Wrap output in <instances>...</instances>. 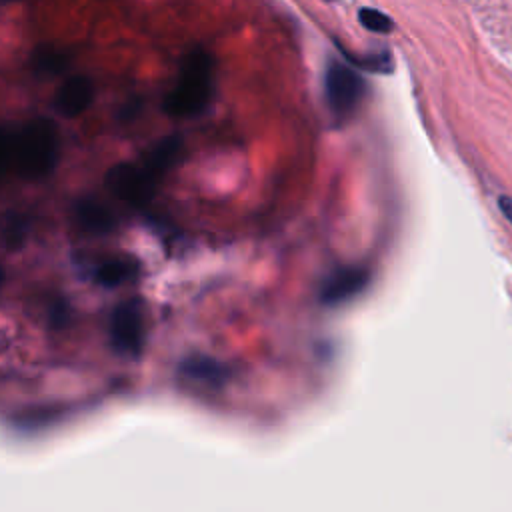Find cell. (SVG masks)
I'll return each instance as SVG.
<instances>
[{
    "label": "cell",
    "mask_w": 512,
    "mask_h": 512,
    "mask_svg": "<svg viewBox=\"0 0 512 512\" xmlns=\"http://www.w3.org/2000/svg\"><path fill=\"white\" fill-rule=\"evenodd\" d=\"M214 92V60L206 50H190L180 64L178 80L164 98V112L174 118L200 114Z\"/></svg>",
    "instance_id": "cell-1"
},
{
    "label": "cell",
    "mask_w": 512,
    "mask_h": 512,
    "mask_svg": "<svg viewBox=\"0 0 512 512\" xmlns=\"http://www.w3.org/2000/svg\"><path fill=\"white\" fill-rule=\"evenodd\" d=\"M366 284H368V272H364L362 268H340L322 282L320 296L328 304L344 302L354 294L362 292Z\"/></svg>",
    "instance_id": "cell-7"
},
{
    "label": "cell",
    "mask_w": 512,
    "mask_h": 512,
    "mask_svg": "<svg viewBox=\"0 0 512 512\" xmlns=\"http://www.w3.org/2000/svg\"><path fill=\"white\" fill-rule=\"evenodd\" d=\"M358 20H360V24H362L366 30H370V32L386 34V32L392 30V20H390L384 12H380V10H376V8H362V10L358 12Z\"/></svg>",
    "instance_id": "cell-13"
},
{
    "label": "cell",
    "mask_w": 512,
    "mask_h": 512,
    "mask_svg": "<svg viewBox=\"0 0 512 512\" xmlns=\"http://www.w3.org/2000/svg\"><path fill=\"white\" fill-rule=\"evenodd\" d=\"M180 372L192 380H202V382H220L226 376V370L220 362L212 358H186L180 364Z\"/></svg>",
    "instance_id": "cell-12"
},
{
    "label": "cell",
    "mask_w": 512,
    "mask_h": 512,
    "mask_svg": "<svg viewBox=\"0 0 512 512\" xmlns=\"http://www.w3.org/2000/svg\"><path fill=\"white\" fill-rule=\"evenodd\" d=\"M142 108V102L140 100H130L122 110H120V118L126 122V120H132Z\"/></svg>",
    "instance_id": "cell-14"
},
{
    "label": "cell",
    "mask_w": 512,
    "mask_h": 512,
    "mask_svg": "<svg viewBox=\"0 0 512 512\" xmlns=\"http://www.w3.org/2000/svg\"><path fill=\"white\" fill-rule=\"evenodd\" d=\"M366 92L364 80L344 62L332 60L324 74V94L330 112L338 118H348L356 112Z\"/></svg>",
    "instance_id": "cell-3"
},
{
    "label": "cell",
    "mask_w": 512,
    "mask_h": 512,
    "mask_svg": "<svg viewBox=\"0 0 512 512\" xmlns=\"http://www.w3.org/2000/svg\"><path fill=\"white\" fill-rule=\"evenodd\" d=\"M2 280H4V272H2V268H0V284H2Z\"/></svg>",
    "instance_id": "cell-16"
},
{
    "label": "cell",
    "mask_w": 512,
    "mask_h": 512,
    "mask_svg": "<svg viewBox=\"0 0 512 512\" xmlns=\"http://www.w3.org/2000/svg\"><path fill=\"white\" fill-rule=\"evenodd\" d=\"M498 206H500L502 214L508 218V222L512 224V198L510 196H500L498 198Z\"/></svg>",
    "instance_id": "cell-15"
},
{
    "label": "cell",
    "mask_w": 512,
    "mask_h": 512,
    "mask_svg": "<svg viewBox=\"0 0 512 512\" xmlns=\"http://www.w3.org/2000/svg\"><path fill=\"white\" fill-rule=\"evenodd\" d=\"M140 272V266L134 258L128 256H114L98 262L94 266V280L102 286H120L132 282Z\"/></svg>",
    "instance_id": "cell-9"
},
{
    "label": "cell",
    "mask_w": 512,
    "mask_h": 512,
    "mask_svg": "<svg viewBox=\"0 0 512 512\" xmlns=\"http://www.w3.org/2000/svg\"><path fill=\"white\" fill-rule=\"evenodd\" d=\"M158 178L152 176L142 164H130V162H118L114 164L106 176L104 184L106 188L120 200L132 204V206H144L150 202V198L156 192Z\"/></svg>",
    "instance_id": "cell-5"
},
{
    "label": "cell",
    "mask_w": 512,
    "mask_h": 512,
    "mask_svg": "<svg viewBox=\"0 0 512 512\" xmlns=\"http://www.w3.org/2000/svg\"><path fill=\"white\" fill-rule=\"evenodd\" d=\"M74 214H76L78 224L88 232L104 234L114 228V214L102 202H98L94 198L78 200Z\"/></svg>",
    "instance_id": "cell-10"
},
{
    "label": "cell",
    "mask_w": 512,
    "mask_h": 512,
    "mask_svg": "<svg viewBox=\"0 0 512 512\" xmlns=\"http://www.w3.org/2000/svg\"><path fill=\"white\" fill-rule=\"evenodd\" d=\"M110 342L122 356H140L144 348V304L140 298H126L114 306L110 316Z\"/></svg>",
    "instance_id": "cell-4"
},
{
    "label": "cell",
    "mask_w": 512,
    "mask_h": 512,
    "mask_svg": "<svg viewBox=\"0 0 512 512\" xmlns=\"http://www.w3.org/2000/svg\"><path fill=\"white\" fill-rule=\"evenodd\" d=\"M94 98V84L86 76H70L60 84L54 96V108L66 118L80 116Z\"/></svg>",
    "instance_id": "cell-6"
},
{
    "label": "cell",
    "mask_w": 512,
    "mask_h": 512,
    "mask_svg": "<svg viewBox=\"0 0 512 512\" xmlns=\"http://www.w3.org/2000/svg\"><path fill=\"white\" fill-rule=\"evenodd\" d=\"M182 150H184V142L178 134H172V136H166L162 138L144 158V168L156 176L158 180L180 160L182 156Z\"/></svg>",
    "instance_id": "cell-8"
},
{
    "label": "cell",
    "mask_w": 512,
    "mask_h": 512,
    "mask_svg": "<svg viewBox=\"0 0 512 512\" xmlns=\"http://www.w3.org/2000/svg\"><path fill=\"white\" fill-rule=\"evenodd\" d=\"M70 62V52L60 50V48H38L32 58L30 64L34 68V72L42 74V76H54L60 74Z\"/></svg>",
    "instance_id": "cell-11"
},
{
    "label": "cell",
    "mask_w": 512,
    "mask_h": 512,
    "mask_svg": "<svg viewBox=\"0 0 512 512\" xmlns=\"http://www.w3.org/2000/svg\"><path fill=\"white\" fill-rule=\"evenodd\" d=\"M16 172L26 180H40L52 172L58 160V130L48 118L26 122L10 150Z\"/></svg>",
    "instance_id": "cell-2"
}]
</instances>
